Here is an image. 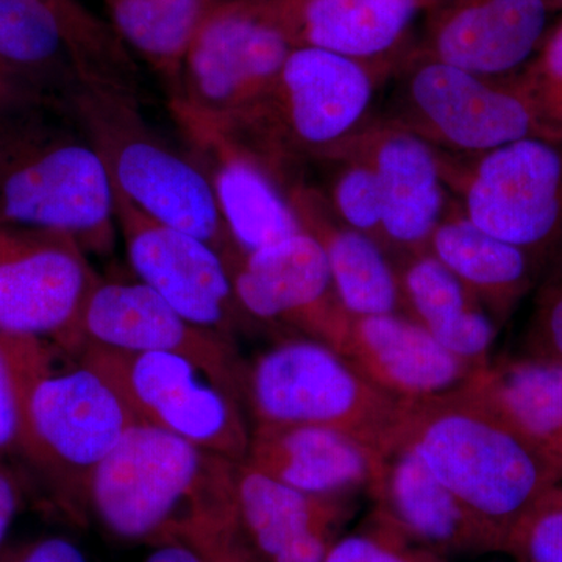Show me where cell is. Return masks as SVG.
<instances>
[{
    "label": "cell",
    "instance_id": "cell-1",
    "mask_svg": "<svg viewBox=\"0 0 562 562\" xmlns=\"http://www.w3.org/2000/svg\"><path fill=\"white\" fill-rule=\"evenodd\" d=\"M391 441L416 453L443 486L501 532L505 547L520 517L562 482L538 447L464 387L403 403Z\"/></svg>",
    "mask_w": 562,
    "mask_h": 562
},
{
    "label": "cell",
    "instance_id": "cell-2",
    "mask_svg": "<svg viewBox=\"0 0 562 562\" xmlns=\"http://www.w3.org/2000/svg\"><path fill=\"white\" fill-rule=\"evenodd\" d=\"M0 222L66 233L88 254L113 250V183L72 114L35 106L0 121Z\"/></svg>",
    "mask_w": 562,
    "mask_h": 562
},
{
    "label": "cell",
    "instance_id": "cell-3",
    "mask_svg": "<svg viewBox=\"0 0 562 562\" xmlns=\"http://www.w3.org/2000/svg\"><path fill=\"white\" fill-rule=\"evenodd\" d=\"M391 66L295 46L271 90L220 128L260 158L284 188L292 169L328 161L368 124L380 80Z\"/></svg>",
    "mask_w": 562,
    "mask_h": 562
},
{
    "label": "cell",
    "instance_id": "cell-4",
    "mask_svg": "<svg viewBox=\"0 0 562 562\" xmlns=\"http://www.w3.org/2000/svg\"><path fill=\"white\" fill-rule=\"evenodd\" d=\"M72 116L102 155L117 194L151 220L209 243L233 271L243 257L222 221L201 162L151 127L138 98L88 91L72 106Z\"/></svg>",
    "mask_w": 562,
    "mask_h": 562
},
{
    "label": "cell",
    "instance_id": "cell-5",
    "mask_svg": "<svg viewBox=\"0 0 562 562\" xmlns=\"http://www.w3.org/2000/svg\"><path fill=\"white\" fill-rule=\"evenodd\" d=\"M0 65L36 101L69 114L88 91L139 99L132 50L80 0H0Z\"/></svg>",
    "mask_w": 562,
    "mask_h": 562
},
{
    "label": "cell",
    "instance_id": "cell-6",
    "mask_svg": "<svg viewBox=\"0 0 562 562\" xmlns=\"http://www.w3.org/2000/svg\"><path fill=\"white\" fill-rule=\"evenodd\" d=\"M243 401L251 427H322L380 452L403 403L364 379L344 355L316 339L288 338L244 369Z\"/></svg>",
    "mask_w": 562,
    "mask_h": 562
},
{
    "label": "cell",
    "instance_id": "cell-7",
    "mask_svg": "<svg viewBox=\"0 0 562 562\" xmlns=\"http://www.w3.org/2000/svg\"><path fill=\"white\" fill-rule=\"evenodd\" d=\"M294 47L276 0H217L184 55L173 117L225 127L271 90Z\"/></svg>",
    "mask_w": 562,
    "mask_h": 562
},
{
    "label": "cell",
    "instance_id": "cell-8",
    "mask_svg": "<svg viewBox=\"0 0 562 562\" xmlns=\"http://www.w3.org/2000/svg\"><path fill=\"white\" fill-rule=\"evenodd\" d=\"M405 61L386 120L435 149L472 157L520 139L562 143V131L539 114L520 76H479L419 52Z\"/></svg>",
    "mask_w": 562,
    "mask_h": 562
},
{
    "label": "cell",
    "instance_id": "cell-9",
    "mask_svg": "<svg viewBox=\"0 0 562 562\" xmlns=\"http://www.w3.org/2000/svg\"><path fill=\"white\" fill-rule=\"evenodd\" d=\"M135 424L128 406L98 372L80 361L52 371L41 344L22 387L20 447L70 506L80 509L91 473Z\"/></svg>",
    "mask_w": 562,
    "mask_h": 562
},
{
    "label": "cell",
    "instance_id": "cell-10",
    "mask_svg": "<svg viewBox=\"0 0 562 562\" xmlns=\"http://www.w3.org/2000/svg\"><path fill=\"white\" fill-rule=\"evenodd\" d=\"M217 457L138 422L91 473L80 509L113 538L155 546L190 508Z\"/></svg>",
    "mask_w": 562,
    "mask_h": 562
},
{
    "label": "cell",
    "instance_id": "cell-11",
    "mask_svg": "<svg viewBox=\"0 0 562 562\" xmlns=\"http://www.w3.org/2000/svg\"><path fill=\"white\" fill-rule=\"evenodd\" d=\"M79 361L150 425L232 461H246L251 425L243 398L187 358L83 346Z\"/></svg>",
    "mask_w": 562,
    "mask_h": 562
},
{
    "label": "cell",
    "instance_id": "cell-12",
    "mask_svg": "<svg viewBox=\"0 0 562 562\" xmlns=\"http://www.w3.org/2000/svg\"><path fill=\"white\" fill-rule=\"evenodd\" d=\"M439 157L476 227L535 260L562 241V143L520 139L472 155L465 165Z\"/></svg>",
    "mask_w": 562,
    "mask_h": 562
},
{
    "label": "cell",
    "instance_id": "cell-13",
    "mask_svg": "<svg viewBox=\"0 0 562 562\" xmlns=\"http://www.w3.org/2000/svg\"><path fill=\"white\" fill-rule=\"evenodd\" d=\"M99 279L72 236L0 222V335L54 338L70 351Z\"/></svg>",
    "mask_w": 562,
    "mask_h": 562
},
{
    "label": "cell",
    "instance_id": "cell-14",
    "mask_svg": "<svg viewBox=\"0 0 562 562\" xmlns=\"http://www.w3.org/2000/svg\"><path fill=\"white\" fill-rule=\"evenodd\" d=\"M117 228L139 281L199 327L238 338L258 327L236 297L224 255L191 233L151 220L114 191Z\"/></svg>",
    "mask_w": 562,
    "mask_h": 562
},
{
    "label": "cell",
    "instance_id": "cell-15",
    "mask_svg": "<svg viewBox=\"0 0 562 562\" xmlns=\"http://www.w3.org/2000/svg\"><path fill=\"white\" fill-rule=\"evenodd\" d=\"M83 346L177 355L243 398L246 362L235 339L192 324L139 280H98L81 310L70 351Z\"/></svg>",
    "mask_w": 562,
    "mask_h": 562
},
{
    "label": "cell",
    "instance_id": "cell-16",
    "mask_svg": "<svg viewBox=\"0 0 562 562\" xmlns=\"http://www.w3.org/2000/svg\"><path fill=\"white\" fill-rule=\"evenodd\" d=\"M232 276L236 297L255 324L292 328L341 351L351 317L312 233L303 231L244 255Z\"/></svg>",
    "mask_w": 562,
    "mask_h": 562
},
{
    "label": "cell",
    "instance_id": "cell-17",
    "mask_svg": "<svg viewBox=\"0 0 562 562\" xmlns=\"http://www.w3.org/2000/svg\"><path fill=\"white\" fill-rule=\"evenodd\" d=\"M375 514L406 541L438 554L505 553L501 532L443 486L408 447L391 441L380 450L368 486Z\"/></svg>",
    "mask_w": 562,
    "mask_h": 562
},
{
    "label": "cell",
    "instance_id": "cell-18",
    "mask_svg": "<svg viewBox=\"0 0 562 562\" xmlns=\"http://www.w3.org/2000/svg\"><path fill=\"white\" fill-rule=\"evenodd\" d=\"M228 509L254 562H322L341 538L349 498L319 497L233 462Z\"/></svg>",
    "mask_w": 562,
    "mask_h": 562
},
{
    "label": "cell",
    "instance_id": "cell-19",
    "mask_svg": "<svg viewBox=\"0 0 562 562\" xmlns=\"http://www.w3.org/2000/svg\"><path fill=\"white\" fill-rule=\"evenodd\" d=\"M344 151L358 155L376 173L387 255H397L398 261L427 251L432 232L447 213V181L438 149L384 120L366 124L331 158Z\"/></svg>",
    "mask_w": 562,
    "mask_h": 562
},
{
    "label": "cell",
    "instance_id": "cell-20",
    "mask_svg": "<svg viewBox=\"0 0 562 562\" xmlns=\"http://www.w3.org/2000/svg\"><path fill=\"white\" fill-rule=\"evenodd\" d=\"M176 121L209 177L222 221L241 257L303 232L286 190L260 158L220 128Z\"/></svg>",
    "mask_w": 562,
    "mask_h": 562
},
{
    "label": "cell",
    "instance_id": "cell-21",
    "mask_svg": "<svg viewBox=\"0 0 562 562\" xmlns=\"http://www.w3.org/2000/svg\"><path fill=\"white\" fill-rule=\"evenodd\" d=\"M419 52L484 77H512L541 44L550 0H441Z\"/></svg>",
    "mask_w": 562,
    "mask_h": 562
},
{
    "label": "cell",
    "instance_id": "cell-22",
    "mask_svg": "<svg viewBox=\"0 0 562 562\" xmlns=\"http://www.w3.org/2000/svg\"><path fill=\"white\" fill-rule=\"evenodd\" d=\"M339 353L373 386L402 403L452 394L476 372L403 313L351 317Z\"/></svg>",
    "mask_w": 562,
    "mask_h": 562
},
{
    "label": "cell",
    "instance_id": "cell-23",
    "mask_svg": "<svg viewBox=\"0 0 562 562\" xmlns=\"http://www.w3.org/2000/svg\"><path fill=\"white\" fill-rule=\"evenodd\" d=\"M379 453L330 428L258 425L251 427L246 462L294 490L350 501L368 491Z\"/></svg>",
    "mask_w": 562,
    "mask_h": 562
},
{
    "label": "cell",
    "instance_id": "cell-24",
    "mask_svg": "<svg viewBox=\"0 0 562 562\" xmlns=\"http://www.w3.org/2000/svg\"><path fill=\"white\" fill-rule=\"evenodd\" d=\"M294 46L391 66L425 0H276Z\"/></svg>",
    "mask_w": 562,
    "mask_h": 562
},
{
    "label": "cell",
    "instance_id": "cell-25",
    "mask_svg": "<svg viewBox=\"0 0 562 562\" xmlns=\"http://www.w3.org/2000/svg\"><path fill=\"white\" fill-rule=\"evenodd\" d=\"M288 198L302 228L321 243L330 268L333 286L350 317L403 313L397 268L387 251L369 236L336 220L324 194L292 183Z\"/></svg>",
    "mask_w": 562,
    "mask_h": 562
},
{
    "label": "cell",
    "instance_id": "cell-26",
    "mask_svg": "<svg viewBox=\"0 0 562 562\" xmlns=\"http://www.w3.org/2000/svg\"><path fill=\"white\" fill-rule=\"evenodd\" d=\"M395 268L403 314L475 371L490 364L497 324L479 299L428 250L402 258Z\"/></svg>",
    "mask_w": 562,
    "mask_h": 562
},
{
    "label": "cell",
    "instance_id": "cell-27",
    "mask_svg": "<svg viewBox=\"0 0 562 562\" xmlns=\"http://www.w3.org/2000/svg\"><path fill=\"white\" fill-rule=\"evenodd\" d=\"M428 251L479 299L497 325L508 319L535 281V258L476 227L460 206L447 210Z\"/></svg>",
    "mask_w": 562,
    "mask_h": 562
},
{
    "label": "cell",
    "instance_id": "cell-28",
    "mask_svg": "<svg viewBox=\"0 0 562 562\" xmlns=\"http://www.w3.org/2000/svg\"><path fill=\"white\" fill-rule=\"evenodd\" d=\"M464 390L538 447L561 475L562 361L528 355L491 361Z\"/></svg>",
    "mask_w": 562,
    "mask_h": 562
},
{
    "label": "cell",
    "instance_id": "cell-29",
    "mask_svg": "<svg viewBox=\"0 0 562 562\" xmlns=\"http://www.w3.org/2000/svg\"><path fill=\"white\" fill-rule=\"evenodd\" d=\"M111 27L157 72L169 98L211 0H102Z\"/></svg>",
    "mask_w": 562,
    "mask_h": 562
},
{
    "label": "cell",
    "instance_id": "cell-30",
    "mask_svg": "<svg viewBox=\"0 0 562 562\" xmlns=\"http://www.w3.org/2000/svg\"><path fill=\"white\" fill-rule=\"evenodd\" d=\"M330 161L339 165L328 194L324 195L331 213L344 225L369 236L384 249L383 198L376 173L368 161L349 151L336 155Z\"/></svg>",
    "mask_w": 562,
    "mask_h": 562
},
{
    "label": "cell",
    "instance_id": "cell-31",
    "mask_svg": "<svg viewBox=\"0 0 562 562\" xmlns=\"http://www.w3.org/2000/svg\"><path fill=\"white\" fill-rule=\"evenodd\" d=\"M505 553L516 562H562V486L554 484L514 525Z\"/></svg>",
    "mask_w": 562,
    "mask_h": 562
},
{
    "label": "cell",
    "instance_id": "cell-32",
    "mask_svg": "<svg viewBox=\"0 0 562 562\" xmlns=\"http://www.w3.org/2000/svg\"><path fill=\"white\" fill-rule=\"evenodd\" d=\"M322 562H447L406 541L394 528L371 514L360 530L341 536Z\"/></svg>",
    "mask_w": 562,
    "mask_h": 562
},
{
    "label": "cell",
    "instance_id": "cell-33",
    "mask_svg": "<svg viewBox=\"0 0 562 562\" xmlns=\"http://www.w3.org/2000/svg\"><path fill=\"white\" fill-rule=\"evenodd\" d=\"M41 339L0 335V453L20 446L22 387Z\"/></svg>",
    "mask_w": 562,
    "mask_h": 562
},
{
    "label": "cell",
    "instance_id": "cell-34",
    "mask_svg": "<svg viewBox=\"0 0 562 562\" xmlns=\"http://www.w3.org/2000/svg\"><path fill=\"white\" fill-rule=\"evenodd\" d=\"M520 79L543 120L562 131V25L543 41Z\"/></svg>",
    "mask_w": 562,
    "mask_h": 562
},
{
    "label": "cell",
    "instance_id": "cell-35",
    "mask_svg": "<svg viewBox=\"0 0 562 562\" xmlns=\"http://www.w3.org/2000/svg\"><path fill=\"white\" fill-rule=\"evenodd\" d=\"M525 355L562 361V279L543 292L532 314Z\"/></svg>",
    "mask_w": 562,
    "mask_h": 562
},
{
    "label": "cell",
    "instance_id": "cell-36",
    "mask_svg": "<svg viewBox=\"0 0 562 562\" xmlns=\"http://www.w3.org/2000/svg\"><path fill=\"white\" fill-rule=\"evenodd\" d=\"M0 562H88L77 543L61 536L25 543L13 552L3 554Z\"/></svg>",
    "mask_w": 562,
    "mask_h": 562
},
{
    "label": "cell",
    "instance_id": "cell-37",
    "mask_svg": "<svg viewBox=\"0 0 562 562\" xmlns=\"http://www.w3.org/2000/svg\"><path fill=\"white\" fill-rule=\"evenodd\" d=\"M46 106L25 90L13 76L0 65V121L21 111Z\"/></svg>",
    "mask_w": 562,
    "mask_h": 562
},
{
    "label": "cell",
    "instance_id": "cell-38",
    "mask_svg": "<svg viewBox=\"0 0 562 562\" xmlns=\"http://www.w3.org/2000/svg\"><path fill=\"white\" fill-rule=\"evenodd\" d=\"M154 547V552L144 562H214L209 554L180 539H168Z\"/></svg>",
    "mask_w": 562,
    "mask_h": 562
},
{
    "label": "cell",
    "instance_id": "cell-39",
    "mask_svg": "<svg viewBox=\"0 0 562 562\" xmlns=\"http://www.w3.org/2000/svg\"><path fill=\"white\" fill-rule=\"evenodd\" d=\"M18 503L20 498H18L16 487L5 473L0 472V546L16 516Z\"/></svg>",
    "mask_w": 562,
    "mask_h": 562
},
{
    "label": "cell",
    "instance_id": "cell-40",
    "mask_svg": "<svg viewBox=\"0 0 562 562\" xmlns=\"http://www.w3.org/2000/svg\"><path fill=\"white\" fill-rule=\"evenodd\" d=\"M438 2H441V0H425V5H427L428 9V7H435Z\"/></svg>",
    "mask_w": 562,
    "mask_h": 562
},
{
    "label": "cell",
    "instance_id": "cell-41",
    "mask_svg": "<svg viewBox=\"0 0 562 562\" xmlns=\"http://www.w3.org/2000/svg\"><path fill=\"white\" fill-rule=\"evenodd\" d=\"M550 2H558V3H562V0H550Z\"/></svg>",
    "mask_w": 562,
    "mask_h": 562
},
{
    "label": "cell",
    "instance_id": "cell-42",
    "mask_svg": "<svg viewBox=\"0 0 562 562\" xmlns=\"http://www.w3.org/2000/svg\"><path fill=\"white\" fill-rule=\"evenodd\" d=\"M560 471H561V475H562V460H561V464H560Z\"/></svg>",
    "mask_w": 562,
    "mask_h": 562
},
{
    "label": "cell",
    "instance_id": "cell-43",
    "mask_svg": "<svg viewBox=\"0 0 562 562\" xmlns=\"http://www.w3.org/2000/svg\"><path fill=\"white\" fill-rule=\"evenodd\" d=\"M211 3H214V0H211Z\"/></svg>",
    "mask_w": 562,
    "mask_h": 562
},
{
    "label": "cell",
    "instance_id": "cell-44",
    "mask_svg": "<svg viewBox=\"0 0 562 562\" xmlns=\"http://www.w3.org/2000/svg\"><path fill=\"white\" fill-rule=\"evenodd\" d=\"M214 2H217V0H214Z\"/></svg>",
    "mask_w": 562,
    "mask_h": 562
}]
</instances>
